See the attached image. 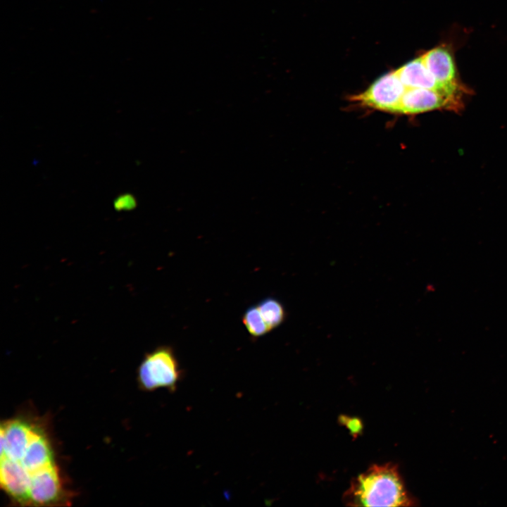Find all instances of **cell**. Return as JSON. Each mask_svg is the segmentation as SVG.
<instances>
[{
    "mask_svg": "<svg viewBox=\"0 0 507 507\" xmlns=\"http://www.w3.org/2000/svg\"><path fill=\"white\" fill-rule=\"evenodd\" d=\"M0 484L11 500L23 506L68 501L51 441L38 423L17 417L0 427Z\"/></svg>",
    "mask_w": 507,
    "mask_h": 507,
    "instance_id": "1",
    "label": "cell"
},
{
    "mask_svg": "<svg viewBox=\"0 0 507 507\" xmlns=\"http://www.w3.org/2000/svg\"><path fill=\"white\" fill-rule=\"evenodd\" d=\"M351 506H411L416 500L407 491L398 468L375 465L352 480L344 494Z\"/></svg>",
    "mask_w": 507,
    "mask_h": 507,
    "instance_id": "2",
    "label": "cell"
},
{
    "mask_svg": "<svg viewBox=\"0 0 507 507\" xmlns=\"http://www.w3.org/2000/svg\"><path fill=\"white\" fill-rule=\"evenodd\" d=\"M182 377V370L175 351L166 345L146 353L137 369L139 387L146 392L166 389L174 392Z\"/></svg>",
    "mask_w": 507,
    "mask_h": 507,
    "instance_id": "3",
    "label": "cell"
},
{
    "mask_svg": "<svg viewBox=\"0 0 507 507\" xmlns=\"http://www.w3.org/2000/svg\"><path fill=\"white\" fill-rule=\"evenodd\" d=\"M406 90L394 71L378 78L365 91L353 96V100L367 107L397 113Z\"/></svg>",
    "mask_w": 507,
    "mask_h": 507,
    "instance_id": "4",
    "label": "cell"
},
{
    "mask_svg": "<svg viewBox=\"0 0 507 507\" xmlns=\"http://www.w3.org/2000/svg\"><path fill=\"white\" fill-rule=\"evenodd\" d=\"M458 105L455 95L432 89L406 88L397 113L415 114L441 108H457Z\"/></svg>",
    "mask_w": 507,
    "mask_h": 507,
    "instance_id": "5",
    "label": "cell"
},
{
    "mask_svg": "<svg viewBox=\"0 0 507 507\" xmlns=\"http://www.w3.org/2000/svg\"><path fill=\"white\" fill-rule=\"evenodd\" d=\"M422 58L442 89L447 94L457 96L459 84L450 51L444 46H438L426 52Z\"/></svg>",
    "mask_w": 507,
    "mask_h": 507,
    "instance_id": "6",
    "label": "cell"
},
{
    "mask_svg": "<svg viewBox=\"0 0 507 507\" xmlns=\"http://www.w3.org/2000/svg\"><path fill=\"white\" fill-rule=\"evenodd\" d=\"M395 73L406 88H425L444 92L427 68L422 56L403 65Z\"/></svg>",
    "mask_w": 507,
    "mask_h": 507,
    "instance_id": "7",
    "label": "cell"
},
{
    "mask_svg": "<svg viewBox=\"0 0 507 507\" xmlns=\"http://www.w3.org/2000/svg\"><path fill=\"white\" fill-rule=\"evenodd\" d=\"M257 306L270 331L280 326L285 319V309L276 299H264Z\"/></svg>",
    "mask_w": 507,
    "mask_h": 507,
    "instance_id": "8",
    "label": "cell"
},
{
    "mask_svg": "<svg viewBox=\"0 0 507 507\" xmlns=\"http://www.w3.org/2000/svg\"><path fill=\"white\" fill-rule=\"evenodd\" d=\"M242 322L254 338L262 337L270 331L257 306H252L244 312Z\"/></svg>",
    "mask_w": 507,
    "mask_h": 507,
    "instance_id": "9",
    "label": "cell"
},
{
    "mask_svg": "<svg viewBox=\"0 0 507 507\" xmlns=\"http://www.w3.org/2000/svg\"><path fill=\"white\" fill-rule=\"evenodd\" d=\"M135 200L132 196H130V195H123L122 196H119L115 201V208L118 210H130L131 208H134L135 206Z\"/></svg>",
    "mask_w": 507,
    "mask_h": 507,
    "instance_id": "10",
    "label": "cell"
},
{
    "mask_svg": "<svg viewBox=\"0 0 507 507\" xmlns=\"http://www.w3.org/2000/svg\"></svg>",
    "mask_w": 507,
    "mask_h": 507,
    "instance_id": "11",
    "label": "cell"
}]
</instances>
